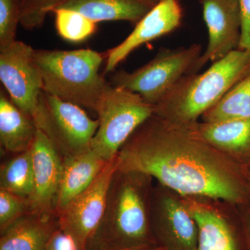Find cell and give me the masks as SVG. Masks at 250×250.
Returning <instances> with one entry per match:
<instances>
[{"mask_svg": "<svg viewBox=\"0 0 250 250\" xmlns=\"http://www.w3.org/2000/svg\"><path fill=\"white\" fill-rule=\"evenodd\" d=\"M250 118V74L202 116V123Z\"/></svg>", "mask_w": 250, "mask_h": 250, "instance_id": "cell-20", "label": "cell"}, {"mask_svg": "<svg viewBox=\"0 0 250 250\" xmlns=\"http://www.w3.org/2000/svg\"><path fill=\"white\" fill-rule=\"evenodd\" d=\"M28 212L29 209L27 200L7 190L0 189L1 233Z\"/></svg>", "mask_w": 250, "mask_h": 250, "instance_id": "cell-25", "label": "cell"}, {"mask_svg": "<svg viewBox=\"0 0 250 250\" xmlns=\"http://www.w3.org/2000/svg\"><path fill=\"white\" fill-rule=\"evenodd\" d=\"M182 6L177 0H159L136 24L123 42L106 54L104 73H109L135 49L151 41L167 35L182 24Z\"/></svg>", "mask_w": 250, "mask_h": 250, "instance_id": "cell-12", "label": "cell"}, {"mask_svg": "<svg viewBox=\"0 0 250 250\" xmlns=\"http://www.w3.org/2000/svg\"><path fill=\"white\" fill-rule=\"evenodd\" d=\"M0 80L12 103L34 118L43 90L35 49L17 40L0 49Z\"/></svg>", "mask_w": 250, "mask_h": 250, "instance_id": "cell-10", "label": "cell"}, {"mask_svg": "<svg viewBox=\"0 0 250 250\" xmlns=\"http://www.w3.org/2000/svg\"><path fill=\"white\" fill-rule=\"evenodd\" d=\"M153 1H156V2H158V1H159V0H153Z\"/></svg>", "mask_w": 250, "mask_h": 250, "instance_id": "cell-32", "label": "cell"}, {"mask_svg": "<svg viewBox=\"0 0 250 250\" xmlns=\"http://www.w3.org/2000/svg\"><path fill=\"white\" fill-rule=\"evenodd\" d=\"M149 176L116 171L100 226L87 250L142 249L156 246L151 225Z\"/></svg>", "mask_w": 250, "mask_h": 250, "instance_id": "cell-2", "label": "cell"}, {"mask_svg": "<svg viewBox=\"0 0 250 250\" xmlns=\"http://www.w3.org/2000/svg\"><path fill=\"white\" fill-rule=\"evenodd\" d=\"M198 127L207 142L246 169L250 160V118L198 122Z\"/></svg>", "mask_w": 250, "mask_h": 250, "instance_id": "cell-17", "label": "cell"}, {"mask_svg": "<svg viewBox=\"0 0 250 250\" xmlns=\"http://www.w3.org/2000/svg\"><path fill=\"white\" fill-rule=\"evenodd\" d=\"M241 14V39L239 48L250 51V0H239Z\"/></svg>", "mask_w": 250, "mask_h": 250, "instance_id": "cell-26", "label": "cell"}, {"mask_svg": "<svg viewBox=\"0 0 250 250\" xmlns=\"http://www.w3.org/2000/svg\"><path fill=\"white\" fill-rule=\"evenodd\" d=\"M156 3L153 0H62L52 11L71 9L96 23L125 21L136 24Z\"/></svg>", "mask_w": 250, "mask_h": 250, "instance_id": "cell-16", "label": "cell"}, {"mask_svg": "<svg viewBox=\"0 0 250 250\" xmlns=\"http://www.w3.org/2000/svg\"><path fill=\"white\" fill-rule=\"evenodd\" d=\"M158 246H154L152 247H149V248H142V249H123V250H156Z\"/></svg>", "mask_w": 250, "mask_h": 250, "instance_id": "cell-30", "label": "cell"}, {"mask_svg": "<svg viewBox=\"0 0 250 250\" xmlns=\"http://www.w3.org/2000/svg\"><path fill=\"white\" fill-rule=\"evenodd\" d=\"M56 27L65 40L77 42L85 40L96 30V22L80 13L67 9H54Z\"/></svg>", "mask_w": 250, "mask_h": 250, "instance_id": "cell-22", "label": "cell"}, {"mask_svg": "<svg viewBox=\"0 0 250 250\" xmlns=\"http://www.w3.org/2000/svg\"><path fill=\"white\" fill-rule=\"evenodd\" d=\"M62 0H20V23L24 29H34L44 22L46 15Z\"/></svg>", "mask_w": 250, "mask_h": 250, "instance_id": "cell-24", "label": "cell"}, {"mask_svg": "<svg viewBox=\"0 0 250 250\" xmlns=\"http://www.w3.org/2000/svg\"><path fill=\"white\" fill-rule=\"evenodd\" d=\"M104 59L90 49H35L44 91L94 111L108 84L99 73Z\"/></svg>", "mask_w": 250, "mask_h": 250, "instance_id": "cell-4", "label": "cell"}, {"mask_svg": "<svg viewBox=\"0 0 250 250\" xmlns=\"http://www.w3.org/2000/svg\"><path fill=\"white\" fill-rule=\"evenodd\" d=\"M46 250H79L75 242L59 229L51 238Z\"/></svg>", "mask_w": 250, "mask_h": 250, "instance_id": "cell-27", "label": "cell"}, {"mask_svg": "<svg viewBox=\"0 0 250 250\" xmlns=\"http://www.w3.org/2000/svg\"><path fill=\"white\" fill-rule=\"evenodd\" d=\"M187 202L198 230L197 250H238L231 227L220 213L196 202Z\"/></svg>", "mask_w": 250, "mask_h": 250, "instance_id": "cell-19", "label": "cell"}, {"mask_svg": "<svg viewBox=\"0 0 250 250\" xmlns=\"http://www.w3.org/2000/svg\"><path fill=\"white\" fill-rule=\"evenodd\" d=\"M249 74L250 51L237 49L202 73L184 75L154 106V114L177 123H197Z\"/></svg>", "mask_w": 250, "mask_h": 250, "instance_id": "cell-3", "label": "cell"}, {"mask_svg": "<svg viewBox=\"0 0 250 250\" xmlns=\"http://www.w3.org/2000/svg\"><path fill=\"white\" fill-rule=\"evenodd\" d=\"M182 198L162 186L153 188L151 225L155 239L165 250H197L196 223Z\"/></svg>", "mask_w": 250, "mask_h": 250, "instance_id": "cell-9", "label": "cell"}, {"mask_svg": "<svg viewBox=\"0 0 250 250\" xmlns=\"http://www.w3.org/2000/svg\"><path fill=\"white\" fill-rule=\"evenodd\" d=\"M208 43L192 73H197L208 62L220 59L239 48L241 14L239 0H202Z\"/></svg>", "mask_w": 250, "mask_h": 250, "instance_id": "cell-11", "label": "cell"}, {"mask_svg": "<svg viewBox=\"0 0 250 250\" xmlns=\"http://www.w3.org/2000/svg\"><path fill=\"white\" fill-rule=\"evenodd\" d=\"M118 168V156L108 161L98 177L57 215L59 229L79 250H87L104 214L112 180Z\"/></svg>", "mask_w": 250, "mask_h": 250, "instance_id": "cell-8", "label": "cell"}, {"mask_svg": "<svg viewBox=\"0 0 250 250\" xmlns=\"http://www.w3.org/2000/svg\"><path fill=\"white\" fill-rule=\"evenodd\" d=\"M118 170L139 172L186 199L250 207L246 169L206 141L195 123L154 114L120 149Z\"/></svg>", "mask_w": 250, "mask_h": 250, "instance_id": "cell-1", "label": "cell"}, {"mask_svg": "<svg viewBox=\"0 0 250 250\" xmlns=\"http://www.w3.org/2000/svg\"><path fill=\"white\" fill-rule=\"evenodd\" d=\"M20 17V0H0V49L16 41Z\"/></svg>", "mask_w": 250, "mask_h": 250, "instance_id": "cell-23", "label": "cell"}, {"mask_svg": "<svg viewBox=\"0 0 250 250\" xmlns=\"http://www.w3.org/2000/svg\"><path fill=\"white\" fill-rule=\"evenodd\" d=\"M34 190L28 200L29 212L56 214V199L62 170V159L47 136L38 129L31 147Z\"/></svg>", "mask_w": 250, "mask_h": 250, "instance_id": "cell-13", "label": "cell"}, {"mask_svg": "<svg viewBox=\"0 0 250 250\" xmlns=\"http://www.w3.org/2000/svg\"><path fill=\"white\" fill-rule=\"evenodd\" d=\"M156 250H164V248H162V247L159 246V247H158L157 249H156Z\"/></svg>", "mask_w": 250, "mask_h": 250, "instance_id": "cell-31", "label": "cell"}, {"mask_svg": "<svg viewBox=\"0 0 250 250\" xmlns=\"http://www.w3.org/2000/svg\"><path fill=\"white\" fill-rule=\"evenodd\" d=\"M34 167L31 148L16 154L0 169V189L29 200L34 190Z\"/></svg>", "mask_w": 250, "mask_h": 250, "instance_id": "cell-21", "label": "cell"}, {"mask_svg": "<svg viewBox=\"0 0 250 250\" xmlns=\"http://www.w3.org/2000/svg\"><path fill=\"white\" fill-rule=\"evenodd\" d=\"M202 45L161 49L146 65L133 72H116L111 84L138 94L155 106L184 75L192 73L202 55Z\"/></svg>", "mask_w": 250, "mask_h": 250, "instance_id": "cell-6", "label": "cell"}, {"mask_svg": "<svg viewBox=\"0 0 250 250\" xmlns=\"http://www.w3.org/2000/svg\"><path fill=\"white\" fill-rule=\"evenodd\" d=\"M246 179L248 183V192H249V199L250 205V160L246 167Z\"/></svg>", "mask_w": 250, "mask_h": 250, "instance_id": "cell-29", "label": "cell"}, {"mask_svg": "<svg viewBox=\"0 0 250 250\" xmlns=\"http://www.w3.org/2000/svg\"><path fill=\"white\" fill-rule=\"evenodd\" d=\"M243 214V222H244L245 228H246L247 236L250 244V207H246L241 208Z\"/></svg>", "mask_w": 250, "mask_h": 250, "instance_id": "cell-28", "label": "cell"}, {"mask_svg": "<svg viewBox=\"0 0 250 250\" xmlns=\"http://www.w3.org/2000/svg\"><path fill=\"white\" fill-rule=\"evenodd\" d=\"M33 119L62 159L90 150L99 125L81 106L43 90Z\"/></svg>", "mask_w": 250, "mask_h": 250, "instance_id": "cell-7", "label": "cell"}, {"mask_svg": "<svg viewBox=\"0 0 250 250\" xmlns=\"http://www.w3.org/2000/svg\"><path fill=\"white\" fill-rule=\"evenodd\" d=\"M38 128L31 116L21 111L1 90L0 144L6 152L18 154L30 149Z\"/></svg>", "mask_w": 250, "mask_h": 250, "instance_id": "cell-18", "label": "cell"}, {"mask_svg": "<svg viewBox=\"0 0 250 250\" xmlns=\"http://www.w3.org/2000/svg\"><path fill=\"white\" fill-rule=\"evenodd\" d=\"M154 111V106L138 94L108 83L95 108L99 125L92 141V151L107 162L114 159Z\"/></svg>", "mask_w": 250, "mask_h": 250, "instance_id": "cell-5", "label": "cell"}, {"mask_svg": "<svg viewBox=\"0 0 250 250\" xmlns=\"http://www.w3.org/2000/svg\"><path fill=\"white\" fill-rule=\"evenodd\" d=\"M106 164L92 149L62 159V179L54 207L57 215L89 187Z\"/></svg>", "mask_w": 250, "mask_h": 250, "instance_id": "cell-15", "label": "cell"}, {"mask_svg": "<svg viewBox=\"0 0 250 250\" xmlns=\"http://www.w3.org/2000/svg\"><path fill=\"white\" fill-rule=\"evenodd\" d=\"M59 229L57 214L28 212L1 233L0 250H46Z\"/></svg>", "mask_w": 250, "mask_h": 250, "instance_id": "cell-14", "label": "cell"}]
</instances>
